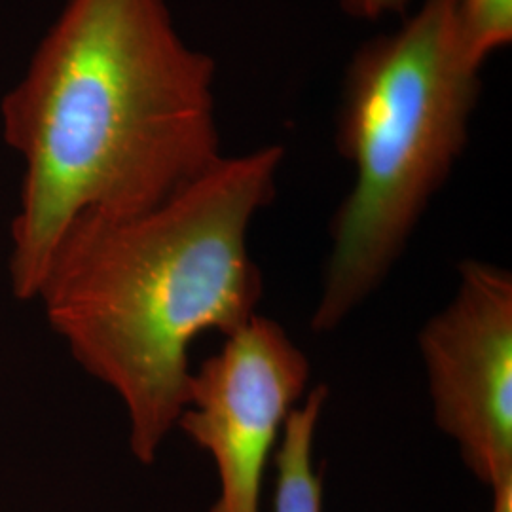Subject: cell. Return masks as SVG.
<instances>
[{"label": "cell", "instance_id": "obj_8", "mask_svg": "<svg viewBox=\"0 0 512 512\" xmlns=\"http://www.w3.org/2000/svg\"><path fill=\"white\" fill-rule=\"evenodd\" d=\"M410 0H340L349 18L361 21H380L389 16H406Z\"/></svg>", "mask_w": 512, "mask_h": 512}, {"label": "cell", "instance_id": "obj_5", "mask_svg": "<svg viewBox=\"0 0 512 512\" xmlns=\"http://www.w3.org/2000/svg\"><path fill=\"white\" fill-rule=\"evenodd\" d=\"M310 378L304 351L258 313L192 370L177 425L215 461L219 497L209 512H260L268 461Z\"/></svg>", "mask_w": 512, "mask_h": 512}, {"label": "cell", "instance_id": "obj_1", "mask_svg": "<svg viewBox=\"0 0 512 512\" xmlns=\"http://www.w3.org/2000/svg\"><path fill=\"white\" fill-rule=\"evenodd\" d=\"M215 73L165 0H67L0 103L4 139L25 162L19 298L40 294L74 220L147 211L219 162Z\"/></svg>", "mask_w": 512, "mask_h": 512}, {"label": "cell", "instance_id": "obj_9", "mask_svg": "<svg viewBox=\"0 0 512 512\" xmlns=\"http://www.w3.org/2000/svg\"><path fill=\"white\" fill-rule=\"evenodd\" d=\"M492 492V511L512 512V482L497 486Z\"/></svg>", "mask_w": 512, "mask_h": 512}, {"label": "cell", "instance_id": "obj_6", "mask_svg": "<svg viewBox=\"0 0 512 512\" xmlns=\"http://www.w3.org/2000/svg\"><path fill=\"white\" fill-rule=\"evenodd\" d=\"M329 399V387L317 385L289 414L275 448L274 512H323V476L315 469V433Z\"/></svg>", "mask_w": 512, "mask_h": 512}, {"label": "cell", "instance_id": "obj_2", "mask_svg": "<svg viewBox=\"0 0 512 512\" xmlns=\"http://www.w3.org/2000/svg\"><path fill=\"white\" fill-rule=\"evenodd\" d=\"M283 158L279 145L222 156L156 207L84 215L59 241L38 296L76 361L126 406L141 463L186 406L192 342L256 315L264 283L247 238Z\"/></svg>", "mask_w": 512, "mask_h": 512}, {"label": "cell", "instance_id": "obj_4", "mask_svg": "<svg viewBox=\"0 0 512 512\" xmlns=\"http://www.w3.org/2000/svg\"><path fill=\"white\" fill-rule=\"evenodd\" d=\"M458 289L418 334L433 418L490 490L512 482V275L459 262Z\"/></svg>", "mask_w": 512, "mask_h": 512}, {"label": "cell", "instance_id": "obj_7", "mask_svg": "<svg viewBox=\"0 0 512 512\" xmlns=\"http://www.w3.org/2000/svg\"><path fill=\"white\" fill-rule=\"evenodd\" d=\"M456 25L467 59L482 65L512 40V0H456Z\"/></svg>", "mask_w": 512, "mask_h": 512}, {"label": "cell", "instance_id": "obj_3", "mask_svg": "<svg viewBox=\"0 0 512 512\" xmlns=\"http://www.w3.org/2000/svg\"><path fill=\"white\" fill-rule=\"evenodd\" d=\"M478 95L456 0H423L397 31L355 52L336 122L355 183L330 224L315 332L338 329L380 289L458 164Z\"/></svg>", "mask_w": 512, "mask_h": 512}]
</instances>
